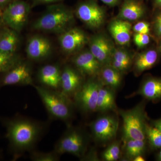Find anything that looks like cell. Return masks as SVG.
Masks as SVG:
<instances>
[{"instance_id": "cell-32", "label": "cell", "mask_w": 161, "mask_h": 161, "mask_svg": "<svg viewBox=\"0 0 161 161\" xmlns=\"http://www.w3.org/2000/svg\"><path fill=\"white\" fill-rule=\"evenodd\" d=\"M153 28L156 37L158 40H161V12L156 17Z\"/></svg>"}, {"instance_id": "cell-18", "label": "cell", "mask_w": 161, "mask_h": 161, "mask_svg": "<svg viewBox=\"0 0 161 161\" xmlns=\"http://www.w3.org/2000/svg\"><path fill=\"white\" fill-rule=\"evenodd\" d=\"M141 95L148 100L155 101L161 98V78H151L146 79L136 92L129 96L131 98Z\"/></svg>"}, {"instance_id": "cell-41", "label": "cell", "mask_w": 161, "mask_h": 161, "mask_svg": "<svg viewBox=\"0 0 161 161\" xmlns=\"http://www.w3.org/2000/svg\"><path fill=\"white\" fill-rule=\"evenodd\" d=\"M158 160L159 161H161V148H160V150L158 154Z\"/></svg>"}, {"instance_id": "cell-30", "label": "cell", "mask_w": 161, "mask_h": 161, "mask_svg": "<svg viewBox=\"0 0 161 161\" xmlns=\"http://www.w3.org/2000/svg\"><path fill=\"white\" fill-rule=\"evenodd\" d=\"M134 43L139 48H142L149 44L150 38L149 35L136 33L133 36Z\"/></svg>"}, {"instance_id": "cell-3", "label": "cell", "mask_w": 161, "mask_h": 161, "mask_svg": "<svg viewBox=\"0 0 161 161\" xmlns=\"http://www.w3.org/2000/svg\"><path fill=\"white\" fill-rule=\"evenodd\" d=\"M50 118L69 123L74 116V101L61 91L34 86Z\"/></svg>"}, {"instance_id": "cell-29", "label": "cell", "mask_w": 161, "mask_h": 161, "mask_svg": "<svg viewBox=\"0 0 161 161\" xmlns=\"http://www.w3.org/2000/svg\"><path fill=\"white\" fill-rule=\"evenodd\" d=\"M60 156L54 150L52 152H42L34 150L31 152L30 158L34 161H58L60 160Z\"/></svg>"}, {"instance_id": "cell-27", "label": "cell", "mask_w": 161, "mask_h": 161, "mask_svg": "<svg viewBox=\"0 0 161 161\" xmlns=\"http://www.w3.org/2000/svg\"><path fill=\"white\" fill-rule=\"evenodd\" d=\"M120 141H114L108 146L102 155L105 161H116L121 158L122 155Z\"/></svg>"}, {"instance_id": "cell-10", "label": "cell", "mask_w": 161, "mask_h": 161, "mask_svg": "<svg viewBox=\"0 0 161 161\" xmlns=\"http://www.w3.org/2000/svg\"><path fill=\"white\" fill-rule=\"evenodd\" d=\"M75 15L90 29L100 28L105 20V12L94 0H86L78 4Z\"/></svg>"}, {"instance_id": "cell-17", "label": "cell", "mask_w": 161, "mask_h": 161, "mask_svg": "<svg viewBox=\"0 0 161 161\" xmlns=\"http://www.w3.org/2000/svg\"><path fill=\"white\" fill-rule=\"evenodd\" d=\"M108 30L115 42L121 46H126L131 41L132 25L129 21L116 19L110 23Z\"/></svg>"}, {"instance_id": "cell-38", "label": "cell", "mask_w": 161, "mask_h": 161, "mask_svg": "<svg viewBox=\"0 0 161 161\" xmlns=\"http://www.w3.org/2000/svg\"><path fill=\"white\" fill-rule=\"evenodd\" d=\"M133 161H146L143 155H140L135 157L132 160Z\"/></svg>"}, {"instance_id": "cell-28", "label": "cell", "mask_w": 161, "mask_h": 161, "mask_svg": "<svg viewBox=\"0 0 161 161\" xmlns=\"http://www.w3.org/2000/svg\"><path fill=\"white\" fill-rule=\"evenodd\" d=\"M146 140L153 149L161 148V132L156 127L147 123L146 125Z\"/></svg>"}, {"instance_id": "cell-7", "label": "cell", "mask_w": 161, "mask_h": 161, "mask_svg": "<svg viewBox=\"0 0 161 161\" xmlns=\"http://www.w3.org/2000/svg\"><path fill=\"white\" fill-rule=\"evenodd\" d=\"M102 85L97 77L86 80L73 97L75 106L84 113L96 112L98 91Z\"/></svg>"}, {"instance_id": "cell-6", "label": "cell", "mask_w": 161, "mask_h": 161, "mask_svg": "<svg viewBox=\"0 0 161 161\" xmlns=\"http://www.w3.org/2000/svg\"><path fill=\"white\" fill-rule=\"evenodd\" d=\"M31 6L23 0H14L2 11L4 25L20 34L29 19Z\"/></svg>"}, {"instance_id": "cell-40", "label": "cell", "mask_w": 161, "mask_h": 161, "mask_svg": "<svg viewBox=\"0 0 161 161\" xmlns=\"http://www.w3.org/2000/svg\"><path fill=\"white\" fill-rule=\"evenodd\" d=\"M155 4L158 8L161 9V0H155Z\"/></svg>"}, {"instance_id": "cell-12", "label": "cell", "mask_w": 161, "mask_h": 161, "mask_svg": "<svg viewBox=\"0 0 161 161\" xmlns=\"http://www.w3.org/2000/svg\"><path fill=\"white\" fill-rule=\"evenodd\" d=\"M26 53L30 61L46 60L50 57L53 53L51 41L42 35H32L26 41Z\"/></svg>"}, {"instance_id": "cell-25", "label": "cell", "mask_w": 161, "mask_h": 161, "mask_svg": "<svg viewBox=\"0 0 161 161\" xmlns=\"http://www.w3.org/2000/svg\"><path fill=\"white\" fill-rule=\"evenodd\" d=\"M123 153L125 160L132 161L140 155H143L146 150V140L127 139L123 141Z\"/></svg>"}, {"instance_id": "cell-19", "label": "cell", "mask_w": 161, "mask_h": 161, "mask_svg": "<svg viewBox=\"0 0 161 161\" xmlns=\"http://www.w3.org/2000/svg\"><path fill=\"white\" fill-rule=\"evenodd\" d=\"M145 13V8L137 0H125L117 19L129 22L137 21L142 18Z\"/></svg>"}, {"instance_id": "cell-33", "label": "cell", "mask_w": 161, "mask_h": 161, "mask_svg": "<svg viewBox=\"0 0 161 161\" xmlns=\"http://www.w3.org/2000/svg\"><path fill=\"white\" fill-rule=\"evenodd\" d=\"M63 0H32V3L31 5L32 8L39 5L44 4H53L58 3Z\"/></svg>"}, {"instance_id": "cell-9", "label": "cell", "mask_w": 161, "mask_h": 161, "mask_svg": "<svg viewBox=\"0 0 161 161\" xmlns=\"http://www.w3.org/2000/svg\"><path fill=\"white\" fill-rule=\"evenodd\" d=\"M32 66L29 60L22 59L13 67L2 74L0 86H33Z\"/></svg>"}, {"instance_id": "cell-16", "label": "cell", "mask_w": 161, "mask_h": 161, "mask_svg": "<svg viewBox=\"0 0 161 161\" xmlns=\"http://www.w3.org/2000/svg\"><path fill=\"white\" fill-rule=\"evenodd\" d=\"M61 69L57 64H46L40 68L38 78L42 86L53 90L60 88Z\"/></svg>"}, {"instance_id": "cell-5", "label": "cell", "mask_w": 161, "mask_h": 161, "mask_svg": "<svg viewBox=\"0 0 161 161\" xmlns=\"http://www.w3.org/2000/svg\"><path fill=\"white\" fill-rule=\"evenodd\" d=\"M144 104L139 103L131 109L119 110L123 119V141L127 139L146 140Z\"/></svg>"}, {"instance_id": "cell-36", "label": "cell", "mask_w": 161, "mask_h": 161, "mask_svg": "<svg viewBox=\"0 0 161 161\" xmlns=\"http://www.w3.org/2000/svg\"><path fill=\"white\" fill-rule=\"evenodd\" d=\"M13 1L14 0H0V9L3 11L7 5Z\"/></svg>"}, {"instance_id": "cell-42", "label": "cell", "mask_w": 161, "mask_h": 161, "mask_svg": "<svg viewBox=\"0 0 161 161\" xmlns=\"http://www.w3.org/2000/svg\"><path fill=\"white\" fill-rule=\"evenodd\" d=\"M160 49L161 50V41L160 44Z\"/></svg>"}, {"instance_id": "cell-13", "label": "cell", "mask_w": 161, "mask_h": 161, "mask_svg": "<svg viewBox=\"0 0 161 161\" xmlns=\"http://www.w3.org/2000/svg\"><path fill=\"white\" fill-rule=\"evenodd\" d=\"M89 49L93 56L103 65L109 64L115 47L113 42L103 34L89 37Z\"/></svg>"}, {"instance_id": "cell-15", "label": "cell", "mask_w": 161, "mask_h": 161, "mask_svg": "<svg viewBox=\"0 0 161 161\" xmlns=\"http://www.w3.org/2000/svg\"><path fill=\"white\" fill-rule=\"evenodd\" d=\"M72 61L82 75L89 78L98 77L102 67L89 49L82 50L73 55Z\"/></svg>"}, {"instance_id": "cell-8", "label": "cell", "mask_w": 161, "mask_h": 161, "mask_svg": "<svg viewBox=\"0 0 161 161\" xmlns=\"http://www.w3.org/2000/svg\"><path fill=\"white\" fill-rule=\"evenodd\" d=\"M90 127L94 140L98 143L106 144L115 140L119 120L114 115H103L92 122Z\"/></svg>"}, {"instance_id": "cell-24", "label": "cell", "mask_w": 161, "mask_h": 161, "mask_svg": "<svg viewBox=\"0 0 161 161\" xmlns=\"http://www.w3.org/2000/svg\"><path fill=\"white\" fill-rule=\"evenodd\" d=\"M132 57L128 51L123 48H115L109 65L123 74L132 66Z\"/></svg>"}, {"instance_id": "cell-39", "label": "cell", "mask_w": 161, "mask_h": 161, "mask_svg": "<svg viewBox=\"0 0 161 161\" xmlns=\"http://www.w3.org/2000/svg\"><path fill=\"white\" fill-rule=\"evenodd\" d=\"M5 26L3 23V17H2V10L0 9V29Z\"/></svg>"}, {"instance_id": "cell-31", "label": "cell", "mask_w": 161, "mask_h": 161, "mask_svg": "<svg viewBox=\"0 0 161 161\" xmlns=\"http://www.w3.org/2000/svg\"><path fill=\"white\" fill-rule=\"evenodd\" d=\"M136 33L149 35L150 33V25L147 22L140 21L136 23L132 27Z\"/></svg>"}, {"instance_id": "cell-34", "label": "cell", "mask_w": 161, "mask_h": 161, "mask_svg": "<svg viewBox=\"0 0 161 161\" xmlns=\"http://www.w3.org/2000/svg\"><path fill=\"white\" fill-rule=\"evenodd\" d=\"M82 161H98L97 153L94 149H92L89 152L85 153L83 157L80 158Z\"/></svg>"}, {"instance_id": "cell-20", "label": "cell", "mask_w": 161, "mask_h": 161, "mask_svg": "<svg viewBox=\"0 0 161 161\" xmlns=\"http://www.w3.org/2000/svg\"><path fill=\"white\" fill-rule=\"evenodd\" d=\"M158 58V54L155 50H148L140 53L136 56L133 60V71L136 76L151 69Z\"/></svg>"}, {"instance_id": "cell-37", "label": "cell", "mask_w": 161, "mask_h": 161, "mask_svg": "<svg viewBox=\"0 0 161 161\" xmlns=\"http://www.w3.org/2000/svg\"><path fill=\"white\" fill-rule=\"evenodd\" d=\"M153 126L156 127L161 132V119L153 122Z\"/></svg>"}, {"instance_id": "cell-14", "label": "cell", "mask_w": 161, "mask_h": 161, "mask_svg": "<svg viewBox=\"0 0 161 161\" xmlns=\"http://www.w3.org/2000/svg\"><path fill=\"white\" fill-rule=\"evenodd\" d=\"M85 77L75 67L65 65L61 69V92L70 98H73L86 81Z\"/></svg>"}, {"instance_id": "cell-4", "label": "cell", "mask_w": 161, "mask_h": 161, "mask_svg": "<svg viewBox=\"0 0 161 161\" xmlns=\"http://www.w3.org/2000/svg\"><path fill=\"white\" fill-rule=\"evenodd\" d=\"M89 138L82 129L68 125L55 146L54 150L60 155L69 153L80 159L87 151Z\"/></svg>"}, {"instance_id": "cell-22", "label": "cell", "mask_w": 161, "mask_h": 161, "mask_svg": "<svg viewBox=\"0 0 161 161\" xmlns=\"http://www.w3.org/2000/svg\"><path fill=\"white\" fill-rule=\"evenodd\" d=\"M122 75L109 64L102 67L98 78L104 86L116 91L121 85Z\"/></svg>"}, {"instance_id": "cell-21", "label": "cell", "mask_w": 161, "mask_h": 161, "mask_svg": "<svg viewBox=\"0 0 161 161\" xmlns=\"http://www.w3.org/2000/svg\"><path fill=\"white\" fill-rule=\"evenodd\" d=\"M20 33L7 26L0 29V51L17 53L20 44Z\"/></svg>"}, {"instance_id": "cell-1", "label": "cell", "mask_w": 161, "mask_h": 161, "mask_svg": "<svg viewBox=\"0 0 161 161\" xmlns=\"http://www.w3.org/2000/svg\"><path fill=\"white\" fill-rule=\"evenodd\" d=\"M5 125L6 137L17 154L34 150L45 129L43 124L22 116L6 120Z\"/></svg>"}, {"instance_id": "cell-35", "label": "cell", "mask_w": 161, "mask_h": 161, "mask_svg": "<svg viewBox=\"0 0 161 161\" xmlns=\"http://www.w3.org/2000/svg\"><path fill=\"white\" fill-rule=\"evenodd\" d=\"M104 4L110 6H114L117 5L120 0H100Z\"/></svg>"}, {"instance_id": "cell-26", "label": "cell", "mask_w": 161, "mask_h": 161, "mask_svg": "<svg viewBox=\"0 0 161 161\" xmlns=\"http://www.w3.org/2000/svg\"><path fill=\"white\" fill-rule=\"evenodd\" d=\"M22 59L17 53L0 51V74L7 72Z\"/></svg>"}, {"instance_id": "cell-2", "label": "cell", "mask_w": 161, "mask_h": 161, "mask_svg": "<svg viewBox=\"0 0 161 161\" xmlns=\"http://www.w3.org/2000/svg\"><path fill=\"white\" fill-rule=\"evenodd\" d=\"M75 22L73 10L58 3L47 6L31 26L36 31L58 35L73 26Z\"/></svg>"}, {"instance_id": "cell-23", "label": "cell", "mask_w": 161, "mask_h": 161, "mask_svg": "<svg viewBox=\"0 0 161 161\" xmlns=\"http://www.w3.org/2000/svg\"><path fill=\"white\" fill-rule=\"evenodd\" d=\"M118 112L115 101V91L102 85L98 91L96 112Z\"/></svg>"}, {"instance_id": "cell-11", "label": "cell", "mask_w": 161, "mask_h": 161, "mask_svg": "<svg viewBox=\"0 0 161 161\" xmlns=\"http://www.w3.org/2000/svg\"><path fill=\"white\" fill-rule=\"evenodd\" d=\"M58 36L60 49L65 54L72 56L83 50L89 39L82 29L74 26Z\"/></svg>"}]
</instances>
